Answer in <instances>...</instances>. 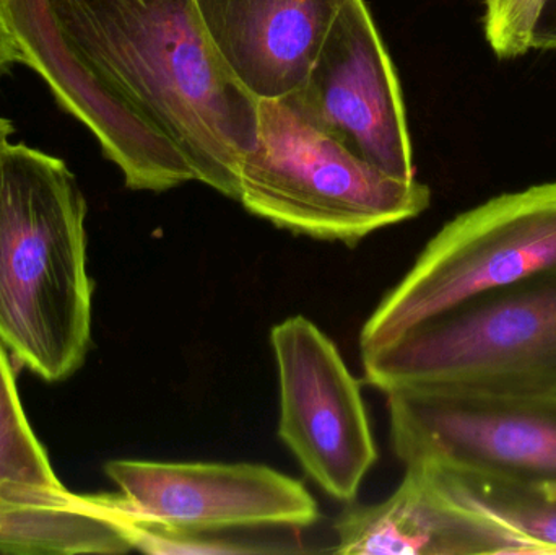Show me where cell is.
I'll list each match as a JSON object with an SVG mask.
<instances>
[{"instance_id":"obj_5","label":"cell","mask_w":556,"mask_h":555,"mask_svg":"<svg viewBox=\"0 0 556 555\" xmlns=\"http://www.w3.org/2000/svg\"><path fill=\"white\" fill-rule=\"evenodd\" d=\"M556 269V181L496 195L447 222L359 332L362 354L480 293Z\"/></svg>"},{"instance_id":"obj_4","label":"cell","mask_w":556,"mask_h":555,"mask_svg":"<svg viewBox=\"0 0 556 555\" xmlns=\"http://www.w3.org/2000/svg\"><path fill=\"white\" fill-rule=\"evenodd\" d=\"M362 361L382 393L555 394L556 269L466 300Z\"/></svg>"},{"instance_id":"obj_17","label":"cell","mask_w":556,"mask_h":555,"mask_svg":"<svg viewBox=\"0 0 556 555\" xmlns=\"http://www.w3.org/2000/svg\"><path fill=\"white\" fill-rule=\"evenodd\" d=\"M531 49L535 51L556 49V0H542L532 26Z\"/></svg>"},{"instance_id":"obj_13","label":"cell","mask_w":556,"mask_h":555,"mask_svg":"<svg viewBox=\"0 0 556 555\" xmlns=\"http://www.w3.org/2000/svg\"><path fill=\"white\" fill-rule=\"evenodd\" d=\"M430 466L460 504L505 531L522 554L556 555V488Z\"/></svg>"},{"instance_id":"obj_6","label":"cell","mask_w":556,"mask_h":555,"mask_svg":"<svg viewBox=\"0 0 556 555\" xmlns=\"http://www.w3.org/2000/svg\"><path fill=\"white\" fill-rule=\"evenodd\" d=\"M389 437L404 465L556 488V393L389 391Z\"/></svg>"},{"instance_id":"obj_18","label":"cell","mask_w":556,"mask_h":555,"mask_svg":"<svg viewBox=\"0 0 556 555\" xmlns=\"http://www.w3.org/2000/svg\"><path fill=\"white\" fill-rule=\"evenodd\" d=\"M15 64H25V58H23L18 39L10 28L5 13L0 7V77Z\"/></svg>"},{"instance_id":"obj_3","label":"cell","mask_w":556,"mask_h":555,"mask_svg":"<svg viewBox=\"0 0 556 555\" xmlns=\"http://www.w3.org/2000/svg\"><path fill=\"white\" fill-rule=\"evenodd\" d=\"M238 201L281 230L355 247L424 214L431 191L353 155L290 93L257 104L256 143L241 162Z\"/></svg>"},{"instance_id":"obj_15","label":"cell","mask_w":556,"mask_h":555,"mask_svg":"<svg viewBox=\"0 0 556 555\" xmlns=\"http://www.w3.org/2000/svg\"><path fill=\"white\" fill-rule=\"evenodd\" d=\"M0 482L62 488L45 446L33 432L16 390L15 374L0 344Z\"/></svg>"},{"instance_id":"obj_20","label":"cell","mask_w":556,"mask_h":555,"mask_svg":"<svg viewBox=\"0 0 556 555\" xmlns=\"http://www.w3.org/2000/svg\"><path fill=\"white\" fill-rule=\"evenodd\" d=\"M13 134V124L5 117H0V160H2L3 150L10 143V137Z\"/></svg>"},{"instance_id":"obj_2","label":"cell","mask_w":556,"mask_h":555,"mask_svg":"<svg viewBox=\"0 0 556 555\" xmlns=\"http://www.w3.org/2000/svg\"><path fill=\"white\" fill-rule=\"evenodd\" d=\"M87 201L64 160L12 143L0 160V344L62 381L91 345Z\"/></svg>"},{"instance_id":"obj_11","label":"cell","mask_w":556,"mask_h":555,"mask_svg":"<svg viewBox=\"0 0 556 555\" xmlns=\"http://www.w3.org/2000/svg\"><path fill=\"white\" fill-rule=\"evenodd\" d=\"M212 41L257 98L303 84L345 0H195Z\"/></svg>"},{"instance_id":"obj_19","label":"cell","mask_w":556,"mask_h":555,"mask_svg":"<svg viewBox=\"0 0 556 555\" xmlns=\"http://www.w3.org/2000/svg\"><path fill=\"white\" fill-rule=\"evenodd\" d=\"M36 0H0L7 22H9L12 31L16 33L25 26L35 9Z\"/></svg>"},{"instance_id":"obj_10","label":"cell","mask_w":556,"mask_h":555,"mask_svg":"<svg viewBox=\"0 0 556 555\" xmlns=\"http://www.w3.org/2000/svg\"><path fill=\"white\" fill-rule=\"evenodd\" d=\"M342 555L522 554L505 531L460 504L427 463L405 465L386 501L352 507L333 524Z\"/></svg>"},{"instance_id":"obj_8","label":"cell","mask_w":556,"mask_h":555,"mask_svg":"<svg viewBox=\"0 0 556 555\" xmlns=\"http://www.w3.org/2000/svg\"><path fill=\"white\" fill-rule=\"evenodd\" d=\"M294 101L320 129L369 165L415 179L397 72L366 0H345Z\"/></svg>"},{"instance_id":"obj_12","label":"cell","mask_w":556,"mask_h":555,"mask_svg":"<svg viewBox=\"0 0 556 555\" xmlns=\"http://www.w3.org/2000/svg\"><path fill=\"white\" fill-rule=\"evenodd\" d=\"M132 551L94 495L0 482V553L116 555Z\"/></svg>"},{"instance_id":"obj_1","label":"cell","mask_w":556,"mask_h":555,"mask_svg":"<svg viewBox=\"0 0 556 555\" xmlns=\"http://www.w3.org/2000/svg\"><path fill=\"white\" fill-rule=\"evenodd\" d=\"M16 39L127 188L199 181L238 199L260 100L222 58L195 0H36Z\"/></svg>"},{"instance_id":"obj_16","label":"cell","mask_w":556,"mask_h":555,"mask_svg":"<svg viewBox=\"0 0 556 555\" xmlns=\"http://www.w3.org/2000/svg\"><path fill=\"white\" fill-rule=\"evenodd\" d=\"M542 0H485L486 41L498 59H515L531 51V33Z\"/></svg>"},{"instance_id":"obj_7","label":"cell","mask_w":556,"mask_h":555,"mask_svg":"<svg viewBox=\"0 0 556 555\" xmlns=\"http://www.w3.org/2000/svg\"><path fill=\"white\" fill-rule=\"evenodd\" d=\"M270 345L280 393L278 437L324 494L352 504L378 462L358 380L332 339L304 316L274 326Z\"/></svg>"},{"instance_id":"obj_9","label":"cell","mask_w":556,"mask_h":555,"mask_svg":"<svg viewBox=\"0 0 556 555\" xmlns=\"http://www.w3.org/2000/svg\"><path fill=\"white\" fill-rule=\"evenodd\" d=\"M104 472L121 512L176 530H304L320 518L303 482L269 466L114 459Z\"/></svg>"},{"instance_id":"obj_14","label":"cell","mask_w":556,"mask_h":555,"mask_svg":"<svg viewBox=\"0 0 556 555\" xmlns=\"http://www.w3.org/2000/svg\"><path fill=\"white\" fill-rule=\"evenodd\" d=\"M98 502L123 528L132 551L156 555L191 554H296L303 553L301 541L291 534H273L277 528L241 531H188L163 527L124 514L111 494H98Z\"/></svg>"}]
</instances>
